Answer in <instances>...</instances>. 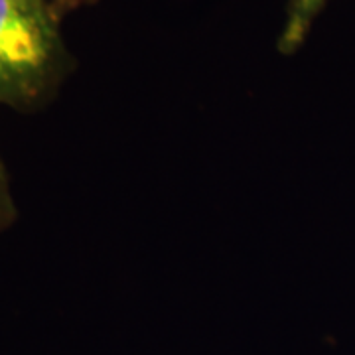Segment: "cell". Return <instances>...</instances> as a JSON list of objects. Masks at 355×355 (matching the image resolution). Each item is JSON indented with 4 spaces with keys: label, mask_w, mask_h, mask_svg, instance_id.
I'll return each instance as SVG.
<instances>
[{
    "label": "cell",
    "mask_w": 355,
    "mask_h": 355,
    "mask_svg": "<svg viewBox=\"0 0 355 355\" xmlns=\"http://www.w3.org/2000/svg\"><path fill=\"white\" fill-rule=\"evenodd\" d=\"M50 0H0V103L32 109L67 76L71 55Z\"/></svg>",
    "instance_id": "obj_1"
},
{
    "label": "cell",
    "mask_w": 355,
    "mask_h": 355,
    "mask_svg": "<svg viewBox=\"0 0 355 355\" xmlns=\"http://www.w3.org/2000/svg\"><path fill=\"white\" fill-rule=\"evenodd\" d=\"M12 219V202H10V193L6 186V178L0 166V229L4 227L8 221Z\"/></svg>",
    "instance_id": "obj_3"
},
{
    "label": "cell",
    "mask_w": 355,
    "mask_h": 355,
    "mask_svg": "<svg viewBox=\"0 0 355 355\" xmlns=\"http://www.w3.org/2000/svg\"><path fill=\"white\" fill-rule=\"evenodd\" d=\"M51 6L55 8V12L65 14L69 12V10H73V8H79V6H83V4H89V2H93V0H50Z\"/></svg>",
    "instance_id": "obj_4"
},
{
    "label": "cell",
    "mask_w": 355,
    "mask_h": 355,
    "mask_svg": "<svg viewBox=\"0 0 355 355\" xmlns=\"http://www.w3.org/2000/svg\"><path fill=\"white\" fill-rule=\"evenodd\" d=\"M328 0H291L286 6V20L279 38L282 53H294L308 38L312 26Z\"/></svg>",
    "instance_id": "obj_2"
}]
</instances>
